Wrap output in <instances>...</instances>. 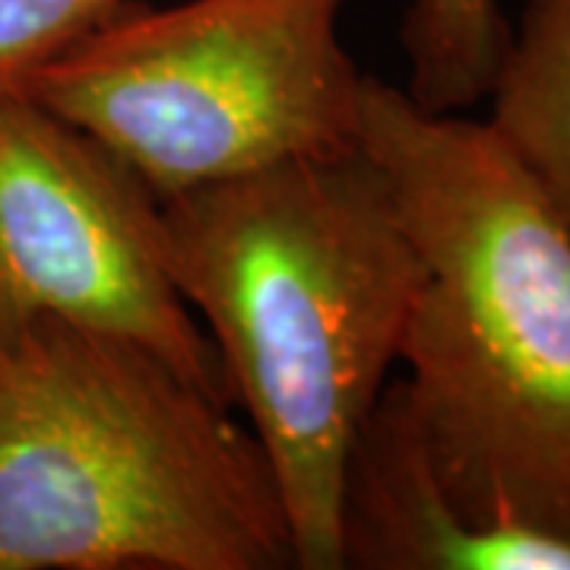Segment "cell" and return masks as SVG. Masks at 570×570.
I'll use <instances>...</instances> for the list:
<instances>
[{
	"label": "cell",
	"mask_w": 570,
	"mask_h": 570,
	"mask_svg": "<svg viewBox=\"0 0 570 570\" xmlns=\"http://www.w3.org/2000/svg\"><path fill=\"white\" fill-rule=\"evenodd\" d=\"M358 142L425 266L400 362L475 527L570 542V223L489 121L367 77Z\"/></svg>",
	"instance_id": "obj_1"
},
{
	"label": "cell",
	"mask_w": 570,
	"mask_h": 570,
	"mask_svg": "<svg viewBox=\"0 0 570 570\" xmlns=\"http://www.w3.org/2000/svg\"><path fill=\"white\" fill-rule=\"evenodd\" d=\"M163 264L283 494L295 568L340 570V485L425 266L365 149L165 197Z\"/></svg>",
	"instance_id": "obj_2"
},
{
	"label": "cell",
	"mask_w": 570,
	"mask_h": 570,
	"mask_svg": "<svg viewBox=\"0 0 570 570\" xmlns=\"http://www.w3.org/2000/svg\"><path fill=\"white\" fill-rule=\"evenodd\" d=\"M283 568V494L225 396L121 333L0 330V570Z\"/></svg>",
	"instance_id": "obj_3"
},
{
	"label": "cell",
	"mask_w": 570,
	"mask_h": 570,
	"mask_svg": "<svg viewBox=\"0 0 570 570\" xmlns=\"http://www.w3.org/2000/svg\"><path fill=\"white\" fill-rule=\"evenodd\" d=\"M352 0H137L0 86L121 156L156 197L358 149Z\"/></svg>",
	"instance_id": "obj_4"
},
{
	"label": "cell",
	"mask_w": 570,
	"mask_h": 570,
	"mask_svg": "<svg viewBox=\"0 0 570 570\" xmlns=\"http://www.w3.org/2000/svg\"><path fill=\"white\" fill-rule=\"evenodd\" d=\"M159 206L105 142L0 89V330L61 317L121 333L232 403L204 324L165 273Z\"/></svg>",
	"instance_id": "obj_5"
},
{
	"label": "cell",
	"mask_w": 570,
	"mask_h": 570,
	"mask_svg": "<svg viewBox=\"0 0 570 570\" xmlns=\"http://www.w3.org/2000/svg\"><path fill=\"white\" fill-rule=\"evenodd\" d=\"M340 570H570V542L475 527L438 475L403 377H390L348 444Z\"/></svg>",
	"instance_id": "obj_6"
},
{
	"label": "cell",
	"mask_w": 570,
	"mask_h": 570,
	"mask_svg": "<svg viewBox=\"0 0 570 570\" xmlns=\"http://www.w3.org/2000/svg\"><path fill=\"white\" fill-rule=\"evenodd\" d=\"M494 134L570 223V0H527L489 92Z\"/></svg>",
	"instance_id": "obj_7"
},
{
	"label": "cell",
	"mask_w": 570,
	"mask_h": 570,
	"mask_svg": "<svg viewBox=\"0 0 570 570\" xmlns=\"http://www.w3.org/2000/svg\"><path fill=\"white\" fill-rule=\"evenodd\" d=\"M508 36L501 0H409L400 26L409 99L428 111L485 102Z\"/></svg>",
	"instance_id": "obj_8"
},
{
	"label": "cell",
	"mask_w": 570,
	"mask_h": 570,
	"mask_svg": "<svg viewBox=\"0 0 570 570\" xmlns=\"http://www.w3.org/2000/svg\"><path fill=\"white\" fill-rule=\"evenodd\" d=\"M137 0H0V86L51 61Z\"/></svg>",
	"instance_id": "obj_9"
}]
</instances>
